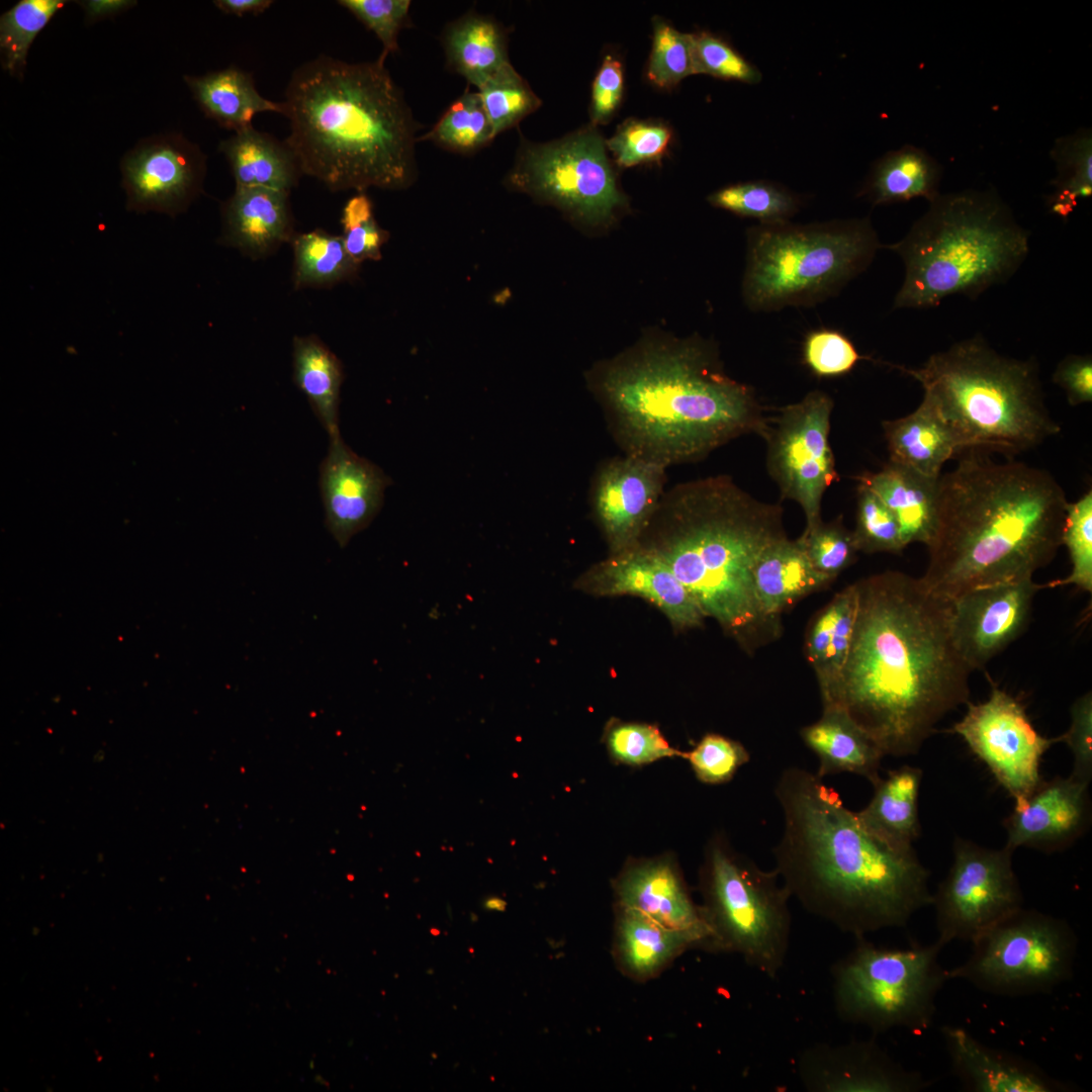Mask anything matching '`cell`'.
I'll return each mask as SVG.
<instances>
[{"label":"cell","instance_id":"cell-1","mask_svg":"<svg viewBox=\"0 0 1092 1092\" xmlns=\"http://www.w3.org/2000/svg\"><path fill=\"white\" fill-rule=\"evenodd\" d=\"M854 584L849 652L822 706L843 710L884 755L916 754L942 717L969 702L972 670L952 640L951 604L900 571Z\"/></svg>","mask_w":1092,"mask_h":1092},{"label":"cell","instance_id":"cell-2","mask_svg":"<svg viewBox=\"0 0 1092 1092\" xmlns=\"http://www.w3.org/2000/svg\"><path fill=\"white\" fill-rule=\"evenodd\" d=\"M775 796L783 814L775 871L809 913L856 938L905 927L931 905L930 873L915 849L870 833L816 772L787 767Z\"/></svg>","mask_w":1092,"mask_h":1092},{"label":"cell","instance_id":"cell-3","mask_svg":"<svg viewBox=\"0 0 1092 1092\" xmlns=\"http://www.w3.org/2000/svg\"><path fill=\"white\" fill-rule=\"evenodd\" d=\"M937 482L936 524L920 577L952 602L985 585L1032 577L1062 545L1068 500L1048 471L971 450Z\"/></svg>","mask_w":1092,"mask_h":1092},{"label":"cell","instance_id":"cell-4","mask_svg":"<svg viewBox=\"0 0 1092 1092\" xmlns=\"http://www.w3.org/2000/svg\"><path fill=\"white\" fill-rule=\"evenodd\" d=\"M592 387L624 454L665 467L759 435L766 420L753 389L698 340L644 345L597 369Z\"/></svg>","mask_w":1092,"mask_h":1092},{"label":"cell","instance_id":"cell-5","mask_svg":"<svg viewBox=\"0 0 1092 1092\" xmlns=\"http://www.w3.org/2000/svg\"><path fill=\"white\" fill-rule=\"evenodd\" d=\"M282 103L302 174L331 191L416 181L418 124L385 63L318 56L292 72Z\"/></svg>","mask_w":1092,"mask_h":1092},{"label":"cell","instance_id":"cell-6","mask_svg":"<svg viewBox=\"0 0 1092 1092\" xmlns=\"http://www.w3.org/2000/svg\"><path fill=\"white\" fill-rule=\"evenodd\" d=\"M639 545L658 556L704 617L715 619L749 653L778 640L783 626L756 600L752 572L763 551L788 537L779 505L760 502L728 475L664 491Z\"/></svg>","mask_w":1092,"mask_h":1092},{"label":"cell","instance_id":"cell-7","mask_svg":"<svg viewBox=\"0 0 1092 1092\" xmlns=\"http://www.w3.org/2000/svg\"><path fill=\"white\" fill-rule=\"evenodd\" d=\"M905 266L893 307H935L1007 282L1029 253V233L993 190L939 194L907 235L888 247Z\"/></svg>","mask_w":1092,"mask_h":1092},{"label":"cell","instance_id":"cell-8","mask_svg":"<svg viewBox=\"0 0 1092 1092\" xmlns=\"http://www.w3.org/2000/svg\"><path fill=\"white\" fill-rule=\"evenodd\" d=\"M899 368L920 382L960 452L1013 456L1061 431L1044 404L1036 361L1003 356L981 336L932 354L919 368Z\"/></svg>","mask_w":1092,"mask_h":1092},{"label":"cell","instance_id":"cell-9","mask_svg":"<svg viewBox=\"0 0 1092 1092\" xmlns=\"http://www.w3.org/2000/svg\"><path fill=\"white\" fill-rule=\"evenodd\" d=\"M880 247L868 217L752 226L747 233L745 302L763 312L819 303L863 272Z\"/></svg>","mask_w":1092,"mask_h":1092},{"label":"cell","instance_id":"cell-10","mask_svg":"<svg viewBox=\"0 0 1092 1092\" xmlns=\"http://www.w3.org/2000/svg\"><path fill=\"white\" fill-rule=\"evenodd\" d=\"M700 890L710 950L739 954L749 967L777 978L790 947L792 897L775 869H760L715 837L700 871Z\"/></svg>","mask_w":1092,"mask_h":1092},{"label":"cell","instance_id":"cell-11","mask_svg":"<svg viewBox=\"0 0 1092 1092\" xmlns=\"http://www.w3.org/2000/svg\"><path fill=\"white\" fill-rule=\"evenodd\" d=\"M854 939L830 970L837 1016L874 1034L893 1028L927 1030L937 994L949 980L938 962L943 945L935 940L896 948L878 946L866 936Z\"/></svg>","mask_w":1092,"mask_h":1092},{"label":"cell","instance_id":"cell-12","mask_svg":"<svg viewBox=\"0 0 1092 1092\" xmlns=\"http://www.w3.org/2000/svg\"><path fill=\"white\" fill-rule=\"evenodd\" d=\"M968 960L948 979L1008 997L1049 993L1073 976L1078 938L1070 924L1019 908L976 937Z\"/></svg>","mask_w":1092,"mask_h":1092},{"label":"cell","instance_id":"cell-13","mask_svg":"<svg viewBox=\"0 0 1092 1092\" xmlns=\"http://www.w3.org/2000/svg\"><path fill=\"white\" fill-rule=\"evenodd\" d=\"M505 184L593 225L608 223L625 203L606 141L592 127L548 143L522 140Z\"/></svg>","mask_w":1092,"mask_h":1092},{"label":"cell","instance_id":"cell-14","mask_svg":"<svg viewBox=\"0 0 1092 1092\" xmlns=\"http://www.w3.org/2000/svg\"><path fill=\"white\" fill-rule=\"evenodd\" d=\"M953 859L932 894L936 940L972 942L982 932L1023 907L1012 866L1013 850L987 848L969 839L953 841Z\"/></svg>","mask_w":1092,"mask_h":1092},{"label":"cell","instance_id":"cell-15","mask_svg":"<svg viewBox=\"0 0 1092 1092\" xmlns=\"http://www.w3.org/2000/svg\"><path fill=\"white\" fill-rule=\"evenodd\" d=\"M833 399L813 390L777 416L766 418L760 436L767 445V470L782 496L797 502L806 518L805 530L822 522L821 503L838 478L829 443Z\"/></svg>","mask_w":1092,"mask_h":1092},{"label":"cell","instance_id":"cell-16","mask_svg":"<svg viewBox=\"0 0 1092 1092\" xmlns=\"http://www.w3.org/2000/svg\"><path fill=\"white\" fill-rule=\"evenodd\" d=\"M968 704L965 716L948 732L958 734L989 768L998 784L1022 805L1041 783L1040 761L1059 743L1040 735L1023 705L993 685L989 698Z\"/></svg>","mask_w":1092,"mask_h":1092},{"label":"cell","instance_id":"cell-17","mask_svg":"<svg viewBox=\"0 0 1092 1092\" xmlns=\"http://www.w3.org/2000/svg\"><path fill=\"white\" fill-rule=\"evenodd\" d=\"M120 170L127 209L175 216L201 192L206 156L180 133L156 134L128 151Z\"/></svg>","mask_w":1092,"mask_h":1092},{"label":"cell","instance_id":"cell-18","mask_svg":"<svg viewBox=\"0 0 1092 1092\" xmlns=\"http://www.w3.org/2000/svg\"><path fill=\"white\" fill-rule=\"evenodd\" d=\"M1043 584L1032 577L971 589L951 604V635L960 655L973 671L1022 634L1033 599Z\"/></svg>","mask_w":1092,"mask_h":1092},{"label":"cell","instance_id":"cell-19","mask_svg":"<svg viewBox=\"0 0 1092 1092\" xmlns=\"http://www.w3.org/2000/svg\"><path fill=\"white\" fill-rule=\"evenodd\" d=\"M666 469L626 454L605 460L597 469L590 502L611 554L638 545L665 491Z\"/></svg>","mask_w":1092,"mask_h":1092},{"label":"cell","instance_id":"cell-20","mask_svg":"<svg viewBox=\"0 0 1092 1092\" xmlns=\"http://www.w3.org/2000/svg\"><path fill=\"white\" fill-rule=\"evenodd\" d=\"M796 1073L809 1092H919L932 1084L896 1062L875 1038L806 1048L796 1059Z\"/></svg>","mask_w":1092,"mask_h":1092},{"label":"cell","instance_id":"cell-21","mask_svg":"<svg viewBox=\"0 0 1092 1092\" xmlns=\"http://www.w3.org/2000/svg\"><path fill=\"white\" fill-rule=\"evenodd\" d=\"M602 596L633 595L658 607L677 628L698 627L704 615L685 585L654 553L639 544L611 554L576 582Z\"/></svg>","mask_w":1092,"mask_h":1092},{"label":"cell","instance_id":"cell-22","mask_svg":"<svg viewBox=\"0 0 1092 1092\" xmlns=\"http://www.w3.org/2000/svg\"><path fill=\"white\" fill-rule=\"evenodd\" d=\"M1089 784L1071 776L1042 780L1004 820L1005 846L1043 852L1063 850L1080 838L1091 821Z\"/></svg>","mask_w":1092,"mask_h":1092},{"label":"cell","instance_id":"cell-23","mask_svg":"<svg viewBox=\"0 0 1092 1092\" xmlns=\"http://www.w3.org/2000/svg\"><path fill=\"white\" fill-rule=\"evenodd\" d=\"M390 483L378 466L353 452L341 435L330 439L321 464L320 488L326 526L341 548L371 524Z\"/></svg>","mask_w":1092,"mask_h":1092},{"label":"cell","instance_id":"cell-24","mask_svg":"<svg viewBox=\"0 0 1092 1092\" xmlns=\"http://www.w3.org/2000/svg\"><path fill=\"white\" fill-rule=\"evenodd\" d=\"M616 906L636 910L667 928L697 937L710 950L711 933L674 861L653 858L628 863L613 884Z\"/></svg>","mask_w":1092,"mask_h":1092},{"label":"cell","instance_id":"cell-25","mask_svg":"<svg viewBox=\"0 0 1092 1092\" xmlns=\"http://www.w3.org/2000/svg\"><path fill=\"white\" fill-rule=\"evenodd\" d=\"M941 1035L952 1074L971 1092H1071L1039 1066L1004 1050L989 1046L961 1026L945 1025Z\"/></svg>","mask_w":1092,"mask_h":1092},{"label":"cell","instance_id":"cell-26","mask_svg":"<svg viewBox=\"0 0 1092 1092\" xmlns=\"http://www.w3.org/2000/svg\"><path fill=\"white\" fill-rule=\"evenodd\" d=\"M693 948L703 949L694 935L662 926L636 910L616 906L611 952L624 977L637 983L651 981Z\"/></svg>","mask_w":1092,"mask_h":1092},{"label":"cell","instance_id":"cell-27","mask_svg":"<svg viewBox=\"0 0 1092 1092\" xmlns=\"http://www.w3.org/2000/svg\"><path fill=\"white\" fill-rule=\"evenodd\" d=\"M221 214L223 242L248 256H265L292 234L289 192L236 187Z\"/></svg>","mask_w":1092,"mask_h":1092},{"label":"cell","instance_id":"cell-28","mask_svg":"<svg viewBox=\"0 0 1092 1092\" xmlns=\"http://www.w3.org/2000/svg\"><path fill=\"white\" fill-rule=\"evenodd\" d=\"M822 707L821 717L800 730L802 741L818 759L816 775L824 779L848 772L877 784L883 751L843 710Z\"/></svg>","mask_w":1092,"mask_h":1092},{"label":"cell","instance_id":"cell-29","mask_svg":"<svg viewBox=\"0 0 1092 1092\" xmlns=\"http://www.w3.org/2000/svg\"><path fill=\"white\" fill-rule=\"evenodd\" d=\"M752 578L760 610L769 620L780 624L783 613L833 582L813 567L800 541L788 537L763 551L753 568Z\"/></svg>","mask_w":1092,"mask_h":1092},{"label":"cell","instance_id":"cell-30","mask_svg":"<svg viewBox=\"0 0 1092 1092\" xmlns=\"http://www.w3.org/2000/svg\"><path fill=\"white\" fill-rule=\"evenodd\" d=\"M896 518L905 546L930 543L936 524L937 482L889 461L878 472L856 477Z\"/></svg>","mask_w":1092,"mask_h":1092},{"label":"cell","instance_id":"cell-31","mask_svg":"<svg viewBox=\"0 0 1092 1092\" xmlns=\"http://www.w3.org/2000/svg\"><path fill=\"white\" fill-rule=\"evenodd\" d=\"M922 776V770L912 765L889 770L873 786L868 805L855 812L860 824L893 847L913 848L921 833L918 799Z\"/></svg>","mask_w":1092,"mask_h":1092},{"label":"cell","instance_id":"cell-32","mask_svg":"<svg viewBox=\"0 0 1092 1092\" xmlns=\"http://www.w3.org/2000/svg\"><path fill=\"white\" fill-rule=\"evenodd\" d=\"M238 188H266L290 192L301 177L299 162L285 141L250 125L221 141Z\"/></svg>","mask_w":1092,"mask_h":1092},{"label":"cell","instance_id":"cell-33","mask_svg":"<svg viewBox=\"0 0 1092 1092\" xmlns=\"http://www.w3.org/2000/svg\"><path fill=\"white\" fill-rule=\"evenodd\" d=\"M890 461L937 479L943 465L960 453L948 428L930 403L922 399L911 414L883 422Z\"/></svg>","mask_w":1092,"mask_h":1092},{"label":"cell","instance_id":"cell-34","mask_svg":"<svg viewBox=\"0 0 1092 1092\" xmlns=\"http://www.w3.org/2000/svg\"><path fill=\"white\" fill-rule=\"evenodd\" d=\"M941 165L926 151L904 145L889 151L872 166L857 196L872 205L891 204L939 196Z\"/></svg>","mask_w":1092,"mask_h":1092},{"label":"cell","instance_id":"cell-35","mask_svg":"<svg viewBox=\"0 0 1092 1092\" xmlns=\"http://www.w3.org/2000/svg\"><path fill=\"white\" fill-rule=\"evenodd\" d=\"M184 81L204 115L234 132L252 125L257 113L283 114V103L263 97L252 74L240 68L184 76Z\"/></svg>","mask_w":1092,"mask_h":1092},{"label":"cell","instance_id":"cell-36","mask_svg":"<svg viewBox=\"0 0 1092 1092\" xmlns=\"http://www.w3.org/2000/svg\"><path fill=\"white\" fill-rule=\"evenodd\" d=\"M443 39L450 68L477 89L511 63L506 32L492 17L467 13L446 27Z\"/></svg>","mask_w":1092,"mask_h":1092},{"label":"cell","instance_id":"cell-37","mask_svg":"<svg viewBox=\"0 0 1092 1092\" xmlns=\"http://www.w3.org/2000/svg\"><path fill=\"white\" fill-rule=\"evenodd\" d=\"M293 378L330 439L340 436L339 404L344 375L336 355L315 337H295Z\"/></svg>","mask_w":1092,"mask_h":1092},{"label":"cell","instance_id":"cell-38","mask_svg":"<svg viewBox=\"0 0 1092 1092\" xmlns=\"http://www.w3.org/2000/svg\"><path fill=\"white\" fill-rule=\"evenodd\" d=\"M1056 177L1053 192L1046 197L1049 210L1067 219L1081 199L1092 195V134L1083 127L1059 138L1051 151Z\"/></svg>","mask_w":1092,"mask_h":1092},{"label":"cell","instance_id":"cell-39","mask_svg":"<svg viewBox=\"0 0 1092 1092\" xmlns=\"http://www.w3.org/2000/svg\"><path fill=\"white\" fill-rule=\"evenodd\" d=\"M295 287L329 286L351 278L359 265L341 236L314 230L293 239Z\"/></svg>","mask_w":1092,"mask_h":1092},{"label":"cell","instance_id":"cell-40","mask_svg":"<svg viewBox=\"0 0 1092 1092\" xmlns=\"http://www.w3.org/2000/svg\"><path fill=\"white\" fill-rule=\"evenodd\" d=\"M708 201L736 215L757 219L759 224L790 221L802 204L797 194L780 183L767 180L725 186L713 192Z\"/></svg>","mask_w":1092,"mask_h":1092},{"label":"cell","instance_id":"cell-41","mask_svg":"<svg viewBox=\"0 0 1092 1092\" xmlns=\"http://www.w3.org/2000/svg\"><path fill=\"white\" fill-rule=\"evenodd\" d=\"M65 0H21L0 17V49L3 70L22 79L28 51L36 35L62 9Z\"/></svg>","mask_w":1092,"mask_h":1092},{"label":"cell","instance_id":"cell-42","mask_svg":"<svg viewBox=\"0 0 1092 1092\" xmlns=\"http://www.w3.org/2000/svg\"><path fill=\"white\" fill-rule=\"evenodd\" d=\"M494 139L492 125L478 92H464L420 141L461 154L473 153Z\"/></svg>","mask_w":1092,"mask_h":1092},{"label":"cell","instance_id":"cell-43","mask_svg":"<svg viewBox=\"0 0 1092 1092\" xmlns=\"http://www.w3.org/2000/svg\"><path fill=\"white\" fill-rule=\"evenodd\" d=\"M494 138L517 125L541 105L540 98L511 63L478 88Z\"/></svg>","mask_w":1092,"mask_h":1092},{"label":"cell","instance_id":"cell-44","mask_svg":"<svg viewBox=\"0 0 1092 1092\" xmlns=\"http://www.w3.org/2000/svg\"><path fill=\"white\" fill-rule=\"evenodd\" d=\"M1062 545L1068 548L1072 570L1063 578L1043 584L1044 587L1074 584L1089 594L1092 592V490L1079 499L1068 503L1062 531Z\"/></svg>","mask_w":1092,"mask_h":1092},{"label":"cell","instance_id":"cell-45","mask_svg":"<svg viewBox=\"0 0 1092 1092\" xmlns=\"http://www.w3.org/2000/svg\"><path fill=\"white\" fill-rule=\"evenodd\" d=\"M694 74L692 34L676 30L662 19H654L647 66L649 81L660 88H671Z\"/></svg>","mask_w":1092,"mask_h":1092},{"label":"cell","instance_id":"cell-46","mask_svg":"<svg viewBox=\"0 0 1092 1092\" xmlns=\"http://www.w3.org/2000/svg\"><path fill=\"white\" fill-rule=\"evenodd\" d=\"M671 139V129L662 122L628 119L606 141V148L619 167L629 168L660 161Z\"/></svg>","mask_w":1092,"mask_h":1092},{"label":"cell","instance_id":"cell-47","mask_svg":"<svg viewBox=\"0 0 1092 1092\" xmlns=\"http://www.w3.org/2000/svg\"><path fill=\"white\" fill-rule=\"evenodd\" d=\"M852 535L857 551L864 553L900 554L906 547L894 515L872 490L859 483Z\"/></svg>","mask_w":1092,"mask_h":1092},{"label":"cell","instance_id":"cell-48","mask_svg":"<svg viewBox=\"0 0 1092 1092\" xmlns=\"http://www.w3.org/2000/svg\"><path fill=\"white\" fill-rule=\"evenodd\" d=\"M798 540L813 567L833 581L853 563L858 552L852 531L845 528L841 517L804 530Z\"/></svg>","mask_w":1092,"mask_h":1092},{"label":"cell","instance_id":"cell-49","mask_svg":"<svg viewBox=\"0 0 1092 1092\" xmlns=\"http://www.w3.org/2000/svg\"><path fill=\"white\" fill-rule=\"evenodd\" d=\"M691 34L696 74L751 85L761 81L762 74L759 69L722 36L707 30Z\"/></svg>","mask_w":1092,"mask_h":1092},{"label":"cell","instance_id":"cell-50","mask_svg":"<svg viewBox=\"0 0 1092 1092\" xmlns=\"http://www.w3.org/2000/svg\"><path fill=\"white\" fill-rule=\"evenodd\" d=\"M606 745L614 760L641 765L660 758L681 755L673 749L660 730L645 723H613L605 734Z\"/></svg>","mask_w":1092,"mask_h":1092},{"label":"cell","instance_id":"cell-51","mask_svg":"<svg viewBox=\"0 0 1092 1092\" xmlns=\"http://www.w3.org/2000/svg\"><path fill=\"white\" fill-rule=\"evenodd\" d=\"M834 617L831 639L821 671L816 675L821 702L838 682L849 652L857 610L855 584H849L833 598Z\"/></svg>","mask_w":1092,"mask_h":1092},{"label":"cell","instance_id":"cell-52","mask_svg":"<svg viewBox=\"0 0 1092 1092\" xmlns=\"http://www.w3.org/2000/svg\"><path fill=\"white\" fill-rule=\"evenodd\" d=\"M682 756L689 760L697 779L709 785L729 782L750 759L743 744L717 733L706 734Z\"/></svg>","mask_w":1092,"mask_h":1092},{"label":"cell","instance_id":"cell-53","mask_svg":"<svg viewBox=\"0 0 1092 1092\" xmlns=\"http://www.w3.org/2000/svg\"><path fill=\"white\" fill-rule=\"evenodd\" d=\"M341 236L349 256L360 265L366 260H378L388 233L377 223L373 205L364 192L351 197L342 212Z\"/></svg>","mask_w":1092,"mask_h":1092},{"label":"cell","instance_id":"cell-54","mask_svg":"<svg viewBox=\"0 0 1092 1092\" xmlns=\"http://www.w3.org/2000/svg\"><path fill=\"white\" fill-rule=\"evenodd\" d=\"M339 5L350 11L382 44L378 58L385 63L398 50V34L408 24L410 0H340Z\"/></svg>","mask_w":1092,"mask_h":1092},{"label":"cell","instance_id":"cell-55","mask_svg":"<svg viewBox=\"0 0 1092 1092\" xmlns=\"http://www.w3.org/2000/svg\"><path fill=\"white\" fill-rule=\"evenodd\" d=\"M861 358L853 343L837 330L811 331L803 343V360L819 377L846 374Z\"/></svg>","mask_w":1092,"mask_h":1092},{"label":"cell","instance_id":"cell-56","mask_svg":"<svg viewBox=\"0 0 1092 1092\" xmlns=\"http://www.w3.org/2000/svg\"><path fill=\"white\" fill-rule=\"evenodd\" d=\"M1069 729L1061 736L1073 754L1071 777L1090 784L1092 779V694L1086 692L1078 697L1071 706Z\"/></svg>","mask_w":1092,"mask_h":1092},{"label":"cell","instance_id":"cell-57","mask_svg":"<svg viewBox=\"0 0 1092 1092\" xmlns=\"http://www.w3.org/2000/svg\"><path fill=\"white\" fill-rule=\"evenodd\" d=\"M624 92L622 63L607 55L596 75L592 90L590 119L593 124L607 123L617 111Z\"/></svg>","mask_w":1092,"mask_h":1092},{"label":"cell","instance_id":"cell-58","mask_svg":"<svg viewBox=\"0 0 1092 1092\" xmlns=\"http://www.w3.org/2000/svg\"><path fill=\"white\" fill-rule=\"evenodd\" d=\"M1052 378L1065 391L1071 405L1091 402V355H1068L1058 364Z\"/></svg>","mask_w":1092,"mask_h":1092},{"label":"cell","instance_id":"cell-59","mask_svg":"<svg viewBox=\"0 0 1092 1092\" xmlns=\"http://www.w3.org/2000/svg\"><path fill=\"white\" fill-rule=\"evenodd\" d=\"M85 13L87 23H94L125 12L136 4L132 0H87L79 1Z\"/></svg>","mask_w":1092,"mask_h":1092},{"label":"cell","instance_id":"cell-60","mask_svg":"<svg viewBox=\"0 0 1092 1092\" xmlns=\"http://www.w3.org/2000/svg\"><path fill=\"white\" fill-rule=\"evenodd\" d=\"M274 1L271 0H216L213 4L222 13L243 16L258 15L266 11Z\"/></svg>","mask_w":1092,"mask_h":1092},{"label":"cell","instance_id":"cell-61","mask_svg":"<svg viewBox=\"0 0 1092 1092\" xmlns=\"http://www.w3.org/2000/svg\"><path fill=\"white\" fill-rule=\"evenodd\" d=\"M482 907L489 912H503L506 910L507 902L498 896H488L483 900Z\"/></svg>","mask_w":1092,"mask_h":1092}]
</instances>
